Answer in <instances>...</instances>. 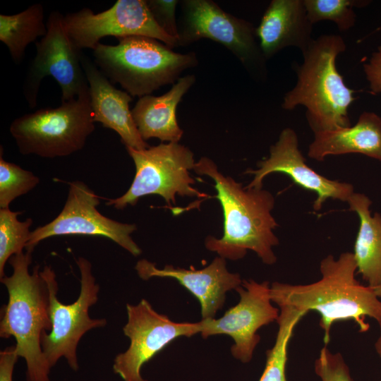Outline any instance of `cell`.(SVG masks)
Wrapping results in <instances>:
<instances>
[{"label": "cell", "mask_w": 381, "mask_h": 381, "mask_svg": "<svg viewBox=\"0 0 381 381\" xmlns=\"http://www.w3.org/2000/svg\"><path fill=\"white\" fill-rule=\"evenodd\" d=\"M359 153L381 161V117L364 111L353 126L314 133L308 156L322 162L329 155Z\"/></svg>", "instance_id": "ffe728a7"}, {"label": "cell", "mask_w": 381, "mask_h": 381, "mask_svg": "<svg viewBox=\"0 0 381 381\" xmlns=\"http://www.w3.org/2000/svg\"><path fill=\"white\" fill-rule=\"evenodd\" d=\"M381 29V27L380 28H378L377 30H380Z\"/></svg>", "instance_id": "d6a6232c"}, {"label": "cell", "mask_w": 381, "mask_h": 381, "mask_svg": "<svg viewBox=\"0 0 381 381\" xmlns=\"http://www.w3.org/2000/svg\"><path fill=\"white\" fill-rule=\"evenodd\" d=\"M347 203L360 221L353 253L357 272L375 289L381 284V214H371L372 201L363 193L354 192Z\"/></svg>", "instance_id": "44dd1931"}, {"label": "cell", "mask_w": 381, "mask_h": 381, "mask_svg": "<svg viewBox=\"0 0 381 381\" xmlns=\"http://www.w3.org/2000/svg\"><path fill=\"white\" fill-rule=\"evenodd\" d=\"M116 45L99 43L92 61L113 83L132 97L151 95L174 84L186 69L198 64L195 52H175L163 42L143 36L117 38Z\"/></svg>", "instance_id": "5b68a950"}, {"label": "cell", "mask_w": 381, "mask_h": 381, "mask_svg": "<svg viewBox=\"0 0 381 381\" xmlns=\"http://www.w3.org/2000/svg\"><path fill=\"white\" fill-rule=\"evenodd\" d=\"M380 326V334L375 344V349L378 356L381 358V320L378 322Z\"/></svg>", "instance_id": "4dcf8cb0"}, {"label": "cell", "mask_w": 381, "mask_h": 381, "mask_svg": "<svg viewBox=\"0 0 381 381\" xmlns=\"http://www.w3.org/2000/svg\"><path fill=\"white\" fill-rule=\"evenodd\" d=\"M278 331L273 346L266 351V363L259 381H287L288 346L294 329L307 314L287 304L279 305Z\"/></svg>", "instance_id": "603a6c76"}, {"label": "cell", "mask_w": 381, "mask_h": 381, "mask_svg": "<svg viewBox=\"0 0 381 381\" xmlns=\"http://www.w3.org/2000/svg\"><path fill=\"white\" fill-rule=\"evenodd\" d=\"M257 169H248L246 174L253 175L246 188H262L264 179L273 173L287 175L294 183L314 192L317 198L313 209L320 210L328 199L347 202L354 193L353 186L349 183L329 179L312 169L298 147V138L295 131L284 128L277 141L270 146L267 157L257 163Z\"/></svg>", "instance_id": "9a60e30c"}, {"label": "cell", "mask_w": 381, "mask_h": 381, "mask_svg": "<svg viewBox=\"0 0 381 381\" xmlns=\"http://www.w3.org/2000/svg\"><path fill=\"white\" fill-rule=\"evenodd\" d=\"M40 179L32 171L6 161L1 152L0 157V208H9L18 197L35 188Z\"/></svg>", "instance_id": "484cf974"}, {"label": "cell", "mask_w": 381, "mask_h": 381, "mask_svg": "<svg viewBox=\"0 0 381 381\" xmlns=\"http://www.w3.org/2000/svg\"><path fill=\"white\" fill-rule=\"evenodd\" d=\"M94 131L89 87L57 107L18 116L9 127L22 155L44 158L66 157L82 150Z\"/></svg>", "instance_id": "8992f818"}, {"label": "cell", "mask_w": 381, "mask_h": 381, "mask_svg": "<svg viewBox=\"0 0 381 381\" xmlns=\"http://www.w3.org/2000/svg\"><path fill=\"white\" fill-rule=\"evenodd\" d=\"M214 181L224 216L223 235L207 236L206 248L231 260L242 259L248 250L255 252L266 265L277 262L272 248L279 241L274 230L278 226L272 211L275 200L262 188H246L231 176L223 175L213 160L202 157L193 169Z\"/></svg>", "instance_id": "6da1fadb"}, {"label": "cell", "mask_w": 381, "mask_h": 381, "mask_svg": "<svg viewBox=\"0 0 381 381\" xmlns=\"http://www.w3.org/2000/svg\"><path fill=\"white\" fill-rule=\"evenodd\" d=\"M156 22L166 33L178 42L179 29L176 18L177 0H146Z\"/></svg>", "instance_id": "83f0119b"}, {"label": "cell", "mask_w": 381, "mask_h": 381, "mask_svg": "<svg viewBox=\"0 0 381 381\" xmlns=\"http://www.w3.org/2000/svg\"><path fill=\"white\" fill-rule=\"evenodd\" d=\"M313 24L303 0H272L255 33L266 61L288 47L303 53L312 43Z\"/></svg>", "instance_id": "ac0fdd59"}, {"label": "cell", "mask_w": 381, "mask_h": 381, "mask_svg": "<svg viewBox=\"0 0 381 381\" xmlns=\"http://www.w3.org/2000/svg\"><path fill=\"white\" fill-rule=\"evenodd\" d=\"M99 198L85 183H69L65 205L52 222L31 231L25 249L32 252L42 241L56 236L81 235L107 238L134 256L141 254L131 234L137 229L135 224L122 223L102 215L97 209Z\"/></svg>", "instance_id": "7c38bea8"}, {"label": "cell", "mask_w": 381, "mask_h": 381, "mask_svg": "<svg viewBox=\"0 0 381 381\" xmlns=\"http://www.w3.org/2000/svg\"><path fill=\"white\" fill-rule=\"evenodd\" d=\"M132 158L135 174L127 191L120 197L109 199L107 206L123 210L134 206L138 200L149 195H158L170 205L176 196L206 198L207 195L193 187L190 176L195 161L193 152L179 143H162L143 150L126 147Z\"/></svg>", "instance_id": "52a82bcc"}, {"label": "cell", "mask_w": 381, "mask_h": 381, "mask_svg": "<svg viewBox=\"0 0 381 381\" xmlns=\"http://www.w3.org/2000/svg\"><path fill=\"white\" fill-rule=\"evenodd\" d=\"M82 65L89 87L93 120L114 131L126 147L143 150L150 147L141 137L133 118V97L115 87L93 61L82 56Z\"/></svg>", "instance_id": "e0dca14e"}, {"label": "cell", "mask_w": 381, "mask_h": 381, "mask_svg": "<svg viewBox=\"0 0 381 381\" xmlns=\"http://www.w3.org/2000/svg\"><path fill=\"white\" fill-rule=\"evenodd\" d=\"M47 32L44 8L35 4L12 15H0V41L6 45L16 64H20L28 46Z\"/></svg>", "instance_id": "7402d4cb"}, {"label": "cell", "mask_w": 381, "mask_h": 381, "mask_svg": "<svg viewBox=\"0 0 381 381\" xmlns=\"http://www.w3.org/2000/svg\"><path fill=\"white\" fill-rule=\"evenodd\" d=\"M127 322L123 327L129 338L128 349L118 354L113 370L123 381H147L140 370L171 341L180 337H192L200 332V322H177L156 312L145 299L138 304H126Z\"/></svg>", "instance_id": "4fadbf2b"}, {"label": "cell", "mask_w": 381, "mask_h": 381, "mask_svg": "<svg viewBox=\"0 0 381 381\" xmlns=\"http://www.w3.org/2000/svg\"><path fill=\"white\" fill-rule=\"evenodd\" d=\"M321 278L309 284H290L274 282L270 285L271 300L277 306L287 304L308 313L317 311L324 342L328 344L332 325L353 320L359 332H365V318L381 320V299L375 289L361 284L356 278L357 266L353 253L344 252L338 258L332 255L320 263Z\"/></svg>", "instance_id": "7a4b0ae2"}, {"label": "cell", "mask_w": 381, "mask_h": 381, "mask_svg": "<svg viewBox=\"0 0 381 381\" xmlns=\"http://www.w3.org/2000/svg\"><path fill=\"white\" fill-rule=\"evenodd\" d=\"M31 253L13 255L8 260L12 274L0 279L8 295L1 310L0 337L15 338L18 355L26 363L27 381H50L51 368L41 345L42 334L52 329L49 291L39 265L29 272Z\"/></svg>", "instance_id": "277c9868"}, {"label": "cell", "mask_w": 381, "mask_h": 381, "mask_svg": "<svg viewBox=\"0 0 381 381\" xmlns=\"http://www.w3.org/2000/svg\"><path fill=\"white\" fill-rule=\"evenodd\" d=\"M377 381H381V378H380L379 380H377Z\"/></svg>", "instance_id": "836d02e7"}, {"label": "cell", "mask_w": 381, "mask_h": 381, "mask_svg": "<svg viewBox=\"0 0 381 381\" xmlns=\"http://www.w3.org/2000/svg\"><path fill=\"white\" fill-rule=\"evenodd\" d=\"M20 212H13L9 208H0V279L3 278L4 267L14 255L23 252L29 241L32 219H18Z\"/></svg>", "instance_id": "cb8c5ba5"}, {"label": "cell", "mask_w": 381, "mask_h": 381, "mask_svg": "<svg viewBox=\"0 0 381 381\" xmlns=\"http://www.w3.org/2000/svg\"><path fill=\"white\" fill-rule=\"evenodd\" d=\"M309 20L313 25L320 21L334 22L339 30L346 31L355 25L353 7L366 6L368 1L303 0Z\"/></svg>", "instance_id": "d4e9b609"}, {"label": "cell", "mask_w": 381, "mask_h": 381, "mask_svg": "<svg viewBox=\"0 0 381 381\" xmlns=\"http://www.w3.org/2000/svg\"><path fill=\"white\" fill-rule=\"evenodd\" d=\"M19 357L16 345L0 352V381H13L15 364Z\"/></svg>", "instance_id": "f546056e"}, {"label": "cell", "mask_w": 381, "mask_h": 381, "mask_svg": "<svg viewBox=\"0 0 381 381\" xmlns=\"http://www.w3.org/2000/svg\"><path fill=\"white\" fill-rule=\"evenodd\" d=\"M64 25L79 49H94L100 40L143 36L157 40L173 49L177 40L169 35L155 20L146 0H118L108 9L94 13L90 8L64 15Z\"/></svg>", "instance_id": "8fae6325"}, {"label": "cell", "mask_w": 381, "mask_h": 381, "mask_svg": "<svg viewBox=\"0 0 381 381\" xmlns=\"http://www.w3.org/2000/svg\"><path fill=\"white\" fill-rule=\"evenodd\" d=\"M47 21V32L35 42L36 53L28 71L23 94L30 108L37 102L42 80L52 77L61 88V102L74 99L88 90L82 65V53L70 38L64 25V15L52 11Z\"/></svg>", "instance_id": "30bf717a"}, {"label": "cell", "mask_w": 381, "mask_h": 381, "mask_svg": "<svg viewBox=\"0 0 381 381\" xmlns=\"http://www.w3.org/2000/svg\"><path fill=\"white\" fill-rule=\"evenodd\" d=\"M135 268L143 280L168 277L178 281L198 300L202 319L215 318L217 312L224 305L226 292L236 290L243 282L239 274L228 271L226 259L219 256L200 270L175 267L171 265L159 269L145 259L139 260Z\"/></svg>", "instance_id": "2e32d148"}, {"label": "cell", "mask_w": 381, "mask_h": 381, "mask_svg": "<svg viewBox=\"0 0 381 381\" xmlns=\"http://www.w3.org/2000/svg\"><path fill=\"white\" fill-rule=\"evenodd\" d=\"M374 289L377 296L381 299V284Z\"/></svg>", "instance_id": "1f68e13d"}, {"label": "cell", "mask_w": 381, "mask_h": 381, "mask_svg": "<svg viewBox=\"0 0 381 381\" xmlns=\"http://www.w3.org/2000/svg\"><path fill=\"white\" fill-rule=\"evenodd\" d=\"M195 82L194 75L181 77L160 96L139 97L131 109L136 127L144 140L155 138L162 142L179 143L183 134L176 119V108Z\"/></svg>", "instance_id": "d6986e66"}, {"label": "cell", "mask_w": 381, "mask_h": 381, "mask_svg": "<svg viewBox=\"0 0 381 381\" xmlns=\"http://www.w3.org/2000/svg\"><path fill=\"white\" fill-rule=\"evenodd\" d=\"M76 264L80 274V294L75 301L68 305L62 303L57 298L59 287L52 267L45 265L40 271L49 291V311L52 322L51 330L42 336L44 355L50 368L64 357L75 371L79 367L77 347L80 339L87 331L107 324L105 319H92L89 315V308L97 303L99 291L92 273L90 262L79 257Z\"/></svg>", "instance_id": "ba28073f"}, {"label": "cell", "mask_w": 381, "mask_h": 381, "mask_svg": "<svg viewBox=\"0 0 381 381\" xmlns=\"http://www.w3.org/2000/svg\"><path fill=\"white\" fill-rule=\"evenodd\" d=\"M346 48L341 36L320 35L302 53L303 63L294 66L296 83L284 95L282 107L291 111L305 107L314 133L351 126L349 108L356 99V90L345 84L336 66Z\"/></svg>", "instance_id": "3957f363"}, {"label": "cell", "mask_w": 381, "mask_h": 381, "mask_svg": "<svg viewBox=\"0 0 381 381\" xmlns=\"http://www.w3.org/2000/svg\"><path fill=\"white\" fill-rule=\"evenodd\" d=\"M372 94H381V44L363 64Z\"/></svg>", "instance_id": "f1b7e54d"}, {"label": "cell", "mask_w": 381, "mask_h": 381, "mask_svg": "<svg viewBox=\"0 0 381 381\" xmlns=\"http://www.w3.org/2000/svg\"><path fill=\"white\" fill-rule=\"evenodd\" d=\"M238 303L229 308L218 319H202L200 334L206 339L216 334H226L232 338V356L243 363H249L260 340L258 329L278 320L279 308L272 305L269 282L243 280L236 290Z\"/></svg>", "instance_id": "5bb4252c"}, {"label": "cell", "mask_w": 381, "mask_h": 381, "mask_svg": "<svg viewBox=\"0 0 381 381\" xmlns=\"http://www.w3.org/2000/svg\"><path fill=\"white\" fill-rule=\"evenodd\" d=\"M181 6L178 46L210 39L230 51L255 79L266 78V59L252 23L224 11L211 0H184Z\"/></svg>", "instance_id": "9c48e42d"}, {"label": "cell", "mask_w": 381, "mask_h": 381, "mask_svg": "<svg viewBox=\"0 0 381 381\" xmlns=\"http://www.w3.org/2000/svg\"><path fill=\"white\" fill-rule=\"evenodd\" d=\"M314 370L321 381H353L342 355L332 353L327 345L320 349Z\"/></svg>", "instance_id": "4316f807"}]
</instances>
